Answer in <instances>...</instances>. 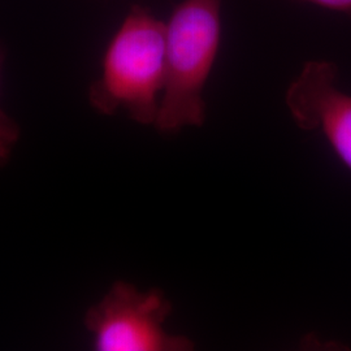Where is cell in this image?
<instances>
[{
	"instance_id": "6",
	"label": "cell",
	"mask_w": 351,
	"mask_h": 351,
	"mask_svg": "<svg viewBox=\"0 0 351 351\" xmlns=\"http://www.w3.org/2000/svg\"><path fill=\"white\" fill-rule=\"evenodd\" d=\"M300 1L310 3L333 12L343 13L351 17V0H300Z\"/></svg>"
},
{
	"instance_id": "4",
	"label": "cell",
	"mask_w": 351,
	"mask_h": 351,
	"mask_svg": "<svg viewBox=\"0 0 351 351\" xmlns=\"http://www.w3.org/2000/svg\"><path fill=\"white\" fill-rule=\"evenodd\" d=\"M339 77L332 62H307L289 85L285 103L297 126L320 132L351 171V94L339 88Z\"/></svg>"
},
{
	"instance_id": "2",
	"label": "cell",
	"mask_w": 351,
	"mask_h": 351,
	"mask_svg": "<svg viewBox=\"0 0 351 351\" xmlns=\"http://www.w3.org/2000/svg\"><path fill=\"white\" fill-rule=\"evenodd\" d=\"M223 0H182L165 24L167 81L155 128L173 134L206 121L204 88L221 46Z\"/></svg>"
},
{
	"instance_id": "5",
	"label": "cell",
	"mask_w": 351,
	"mask_h": 351,
	"mask_svg": "<svg viewBox=\"0 0 351 351\" xmlns=\"http://www.w3.org/2000/svg\"><path fill=\"white\" fill-rule=\"evenodd\" d=\"M4 49L0 45V73L4 62ZM20 138V129L12 119L0 108V165L7 163L11 158L13 146Z\"/></svg>"
},
{
	"instance_id": "3",
	"label": "cell",
	"mask_w": 351,
	"mask_h": 351,
	"mask_svg": "<svg viewBox=\"0 0 351 351\" xmlns=\"http://www.w3.org/2000/svg\"><path fill=\"white\" fill-rule=\"evenodd\" d=\"M172 303L160 289L141 291L116 281L99 303L91 306L85 326L97 351H189L190 339L172 335L164 324Z\"/></svg>"
},
{
	"instance_id": "1",
	"label": "cell",
	"mask_w": 351,
	"mask_h": 351,
	"mask_svg": "<svg viewBox=\"0 0 351 351\" xmlns=\"http://www.w3.org/2000/svg\"><path fill=\"white\" fill-rule=\"evenodd\" d=\"M165 81V24L150 10L133 5L107 45L88 101L101 114L125 111L141 125H154Z\"/></svg>"
}]
</instances>
